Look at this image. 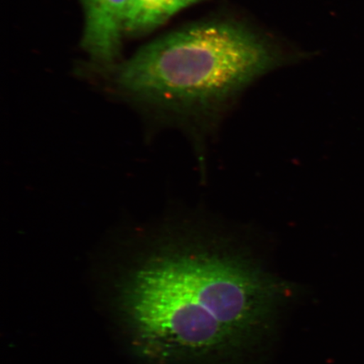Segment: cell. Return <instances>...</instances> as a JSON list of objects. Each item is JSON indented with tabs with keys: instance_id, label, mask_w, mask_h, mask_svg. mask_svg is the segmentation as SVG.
Returning <instances> with one entry per match:
<instances>
[{
	"instance_id": "2",
	"label": "cell",
	"mask_w": 364,
	"mask_h": 364,
	"mask_svg": "<svg viewBox=\"0 0 364 364\" xmlns=\"http://www.w3.org/2000/svg\"><path fill=\"white\" fill-rule=\"evenodd\" d=\"M256 36L225 23H206L164 36L121 68L122 88L171 106H204L229 97L269 66Z\"/></svg>"
},
{
	"instance_id": "4",
	"label": "cell",
	"mask_w": 364,
	"mask_h": 364,
	"mask_svg": "<svg viewBox=\"0 0 364 364\" xmlns=\"http://www.w3.org/2000/svg\"><path fill=\"white\" fill-rule=\"evenodd\" d=\"M198 0H130L125 22V31L139 33L147 31L169 19Z\"/></svg>"
},
{
	"instance_id": "1",
	"label": "cell",
	"mask_w": 364,
	"mask_h": 364,
	"mask_svg": "<svg viewBox=\"0 0 364 364\" xmlns=\"http://www.w3.org/2000/svg\"><path fill=\"white\" fill-rule=\"evenodd\" d=\"M276 290L244 259L201 245L144 268L129 303L145 338L173 352L211 358L256 338L274 311Z\"/></svg>"
},
{
	"instance_id": "3",
	"label": "cell",
	"mask_w": 364,
	"mask_h": 364,
	"mask_svg": "<svg viewBox=\"0 0 364 364\" xmlns=\"http://www.w3.org/2000/svg\"><path fill=\"white\" fill-rule=\"evenodd\" d=\"M85 11L83 47L95 60L110 63L119 48L130 0H81Z\"/></svg>"
}]
</instances>
